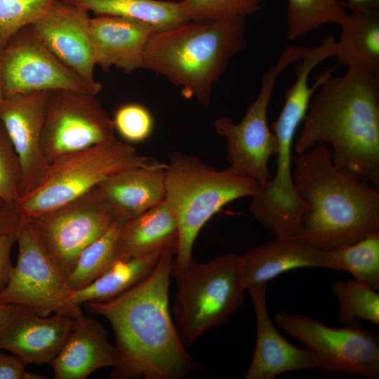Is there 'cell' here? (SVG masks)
I'll return each mask as SVG.
<instances>
[{
  "label": "cell",
  "mask_w": 379,
  "mask_h": 379,
  "mask_svg": "<svg viewBox=\"0 0 379 379\" xmlns=\"http://www.w3.org/2000/svg\"><path fill=\"white\" fill-rule=\"evenodd\" d=\"M166 164L121 171L98 185L117 221L131 220L164 201Z\"/></svg>",
  "instance_id": "cell-21"
},
{
  "label": "cell",
  "mask_w": 379,
  "mask_h": 379,
  "mask_svg": "<svg viewBox=\"0 0 379 379\" xmlns=\"http://www.w3.org/2000/svg\"><path fill=\"white\" fill-rule=\"evenodd\" d=\"M303 267L338 272L328 251L315 248L294 235L275 237L241 255V277L246 291L284 272Z\"/></svg>",
  "instance_id": "cell-20"
},
{
  "label": "cell",
  "mask_w": 379,
  "mask_h": 379,
  "mask_svg": "<svg viewBox=\"0 0 379 379\" xmlns=\"http://www.w3.org/2000/svg\"><path fill=\"white\" fill-rule=\"evenodd\" d=\"M274 320L317 357L321 369L368 379L378 378V335L356 321L335 328L305 314L285 312L275 313Z\"/></svg>",
  "instance_id": "cell-11"
},
{
  "label": "cell",
  "mask_w": 379,
  "mask_h": 379,
  "mask_svg": "<svg viewBox=\"0 0 379 379\" xmlns=\"http://www.w3.org/2000/svg\"><path fill=\"white\" fill-rule=\"evenodd\" d=\"M178 246L177 220L164 201L119 224L117 239L118 259L166 252L175 255Z\"/></svg>",
  "instance_id": "cell-23"
},
{
  "label": "cell",
  "mask_w": 379,
  "mask_h": 379,
  "mask_svg": "<svg viewBox=\"0 0 379 379\" xmlns=\"http://www.w3.org/2000/svg\"><path fill=\"white\" fill-rule=\"evenodd\" d=\"M22 195V170L13 145L0 122V198L15 202Z\"/></svg>",
  "instance_id": "cell-34"
},
{
  "label": "cell",
  "mask_w": 379,
  "mask_h": 379,
  "mask_svg": "<svg viewBox=\"0 0 379 379\" xmlns=\"http://www.w3.org/2000/svg\"><path fill=\"white\" fill-rule=\"evenodd\" d=\"M292 163L296 191L310 208L294 236L330 251L379 232V188L336 166L328 145L295 153Z\"/></svg>",
  "instance_id": "cell-3"
},
{
  "label": "cell",
  "mask_w": 379,
  "mask_h": 379,
  "mask_svg": "<svg viewBox=\"0 0 379 379\" xmlns=\"http://www.w3.org/2000/svg\"><path fill=\"white\" fill-rule=\"evenodd\" d=\"M27 365L18 357L0 352V379H44L41 375L27 372Z\"/></svg>",
  "instance_id": "cell-35"
},
{
  "label": "cell",
  "mask_w": 379,
  "mask_h": 379,
  "mask_svg": "<svg viewBox=\"0 0 379 379\" xmlns=\"http://www.w3.org/2000/svg\"><path fill=\"white\" fill-rule=\"evenodd\" d=\"M50 91L0 98V122L18 154L22 170V196L44 180L48 164L41 149V135Z\"/></svg>",
  "instance_id": "cell-15"
},
{
  "label": "cell",
  "mask_w": 379,
  "mask_h": 379,
  "mask_svg": "<svg viewBox=\"0 0 379 379\" xmlns=\"http://www.w3.org/2000/svg\"><path fill=\"white\" fill-rule=\"evenodd\" d=\"M95 15L123 17L161 31L190 22L180 1L162 0H63Z\"/></svg>",
  "instance_id": "cell-25"
},
{
  "label": "cell",
  "mask_w": 379,
  "mask_h": 379,
  "mask_svg": "<svg viewBox=\"0 0 379 379\" xmlns=\"http://www.w3.org/2000/svg\"><path fill=\"white\" fill-rule=\"evenodd\" d=\"M286 33L299 39L321 26L340 25L348 12L342 0H287Z\"/></svg>",
  "instance_id": "cell-28"
},
{
  "label": "cell",
  "mask_w": 379,
  "mask_h": 379,
  "mask_svg": "<svg viewBox=\"0 0 379 379\" xmlns=\"http://www.w3.org/2000/svg\"><path fill=\"white\" fill-rule=\"evenodd\" d=\"M20 219L15 203L0 198V237L16 232Z\"/></svg>",
  "instance_id": "cell-37"
},
{
  "label": "cell",
  "mask_w": 379,
  "mask_h": 379,
  "mask_svg": "<svg viewBox=\"0 0 379 379\" xmlns=\"http://www.w3.org/2000/svg\"><path fill=\"white\" fill-rule=\"evenodd\" d=\"M112 119L95 95L67 90L49 92L41 149L49 164L58 157L114 137Z\"/></svg>",
  "instance_id": "cell-14"
},
{
  "label": "cell",
  "mask_w": 379,
  "mask_h": 379,
  "mask_svg": "<svg viewBox=\"0 0 379 379\" xmlns=\"http://www.w3.org/2000/svg\"><path fill=\"white\" fill-rule=\"evenodd\" d=\"M67 90L97 95L39 38L32 25L15 34L0 50V98Z\"/></svg>",
  "instance_id": "cell-13"
},
{
  "label": "cell",
  "mask_w": 379,
  "mask_h": 379,
  "mask_svg": "<svg viewBox=\"0 0 379 379\" xmlns=\"http://www.w3.org/2000/svg\"><path fill=\"white\" fill-rule=\"evenodd\" d=\"M310 48H286L276 62L262 76L260 91L237 123L227 116L214 124L216 133L226 141L229 166L251 177L260 186L272 178L269 162L277 150L276 136L267 122V109L279 74L290 65L302 59Z\"/></svg>",
  "instance_id": "cell-9"
},
{
  "label": "cell",
  "mask_w": 379,
  "mask_h": 379,
  "mask_svg": "<svg viewBox=\"0 0 379 379\" xmlns=\"http://www.w3.org/2000/svg\"><path fill=\"white\" fill-rule=\"evenodd\" d=\"M331 289L339 303L338 321L344 324L362 319L379 324V294L355 280L338 279Z\"/></svg>",
  "instance_id": "cell-30"
},
{
  "label": "cell",
  "mask_w": 379,
  "mask_h": 379,
  "mask_svg": "<svg viewBox=\"0 0 379 379\" xmlns=\"http://www.w3.org/2000/svg\"><path fill=\"white\" fill-rule=\"evenodd\" d=\"M245 18L190 21L158 31L145 53L144 69L167 78L186 98L204 106L231 58L245 48Z\"/></svg>",
  "instance_id": "cell-4"
},
{
  "label": "cell",
  "mask_w": 379,
  "mask_h": 379,
  "mask_svg": "<svg viewBox=\"0 0 379 379\" xmlns=\"http://www.w3.org/2000/svg\"><path fill=\"white\" fill-rule=\"evenodd\" d=\"M159 164L114 136L58 157L48 164L41 185L14 203L20 215L34 217L81 196L121 171Z\"/></svg>",
  "instance_id": "cell-7"
},
{
  "label": "cell",
  "mask_w": 379,
  "mask_h": 379,
  "mask_svg": "<svg viewBox=\"0 0 379 379\" xmlns=\"http://www.w3.org/2000/svg\"><path fill=\"white\" fill-rule=\"evenodd\" d=\"M70 316H42L18 305H11L0 333V350L30 364L51 365L65 344L77 321Z\"/></svg>",
  "instance_id": "cell-17"
},
{
  "label": "cell",
  "mask_w": 379,
  "mask_h": 379,
  "mask_svg": "<svg viewBox=\"0 0 379 379\" xmlns=\"http://www.w3.org/2000/svg\"><path fill=\"white\" fill-rule=\"evenodd\" d=\"M164 201L178 227V246L172 275L182 273L192 262L194 241L204 225L226 204L251 197L260 189L247 174L228 166L217 170L199 157L173 153L165 169Z\"/></svg>",
  "instance_id": "cell-5"
},
{
  "label": "cell",
  "mask_w": 379,
  "mask_h": 379,
  "mask_svg": "<svg viewBox=\"0 0 379 379\" xmlns=\"http://www.w3.org/2000/svg\"><path fill=\"white\" fill-rule=\"evenodd\" d=\"M175 254L161 255L140 283L105 301L86 303L112 326L118 362L114 379H182L201 368L186 350L169 310Z\"/></svg>",
  "instance_id": "cell-1"
},
{
  "label": "cell",
  "mask_w": 379,
  "mask_h": 379,
  "mask_svg": "<svg viewBox=\"0 0 379 379\" xmlns=\"http://www.w3.org/2000/svg\"><path fill=\"white\" fill-rule=\"evenodd\" d=\"M58 0H0V50L24 27L32 25Z\"/></svg>",
  "instance_id": "cell-31"
},
{
  "label": "cell",
  "mask_w": 379,
  "mask_h": 379,
  "mask_svg": "<svg viewBox=\"0 0 379 379\" xmlns=\"http://www.w3.org/2000/svg\"><path fill=\"white\" fill-rule=\"evenodd\" d=\"M344 4L349 13L379 11V0H346Z\"/></svg>",
  "instance_id": "cell-38"
},
{
  "label": "cell",
  "mask_w": 379,
  "mask_h": 379,
  "mask_svg": "<svg viewBox=\"0 0 379 379\" xmlns=\"http://www.w3.org/2000/svg\"><path fill=\"white\" fill-rule=\"evenodd\" d=\"M284 95L283 107L270 125L277 140L275 175L250 197L248 206L254 219L277 237L295 234L310 208L296 191L292 159L298 129L312 95L302 86L288 88Z\"/></svg>",
  "instance_id": "cell-8"
},
{
  "label": "cell",
  "mask_w": 379,
  "mask_h": 379,
  "mask_svg": "<svg viewBox=\"0 0 379 379\" xmlns=\"http://www.w3.org/2000/svg\"><path fill=\"white\" fill-rule=\"evenodd\" d=\"M328 251L338 271L350 273L354 280L375 290L379 288V232Z\"/></svg>",
  "instance_id": "cell-27"
},
{
  "label": "cell",
  "mask_w": 379,
  "mask_h": 379,
  "mask_svg": "<svg viewBox=\"0 0 379 379\" xmlns=\"http://www.w3.org/2000/svg\"><path fill=\"white\" fill-rule=\"evenodd\" d=\"M27 218L66 276L81 251L118 222L98 186L55 208Z\"/></svg>",
  "instance_id": "cell-12"
},
{
  "label": "cell",
  "mask_w": 379,
  "mask_h": 379,
  "mask_svg": "<svg viewBox=\"0 0 379 379\" xmlns=\"http://www.w3.org/2000/svg\"><path fill=\"white\" fill-rule=\"evenodd\" d=\"M89 12L63 0L55 2L32 27L43 43L86 84L100 91L90 34Z\"/></svg>",
  "instance_id": "cell-16"
},
{
  "label": "cell",
  "mask_w": 379,
  "mask_h": 379,
  "mask_svg": "<svg viewBox=\"0 0 379 379\" xmlns=\"http://www.w3.org/2000/svg\"><path fill=\"white\" fill-rule=\"evenodd\" d=\"M300 127L295 153L326 145L336 166L379 188V71L354 66L328 77Z\"/></svg>",
  "instance_id": "cell-2"
},
{
  "label": "cell",
  "mask_w": 379,
  "mask_h": 379,
  "mask_svg": "<svg viewBox=\"0 0 379 379\" xmlns=\"http://www.w3.org/2000/svg\"><path fill=\"white\" fill-rule=\"evenodd\" d=\"M340 26L339 65L379 71V11L348 13Z\"/></svg>",
  "instance_id": "cell-24"
},
{
  "label": "cell",
  "mask_w": 379,
  "mask_h": 379,
  "mask_svg": "<svg viewBox=\"0 0 379 379\" xmlns=\"http://www.w3.org/2000/svg\"><path fill=\"white\" fill-rule=\"evenodd\" d=\"M159 30L140 21L96 15L90 20V34L96 65L116 67L125 73L144 69L145 53Z\"/></svg>",
  "instance_id": "cell-19"
},
{
  "label": "cell",
  "mask_w": 379,
  "mask_h": 379,
  "mask_svg": "<svg viewBox=\"0 0 379 379\" xmlns=\"http://www.w3.org/2000/svg\"><path fill=\"white\" fill-rule=\"evenodd\" d=\"M161 253L119 259L86 286L72 291L71 301L77 305L105 301L131 288L146 278L156 266Z\"/></svg>",
  "instance_id": "cell-26"
},
{
  "label": "cell",
  "mask_w": 379,
  "mask_h": 379,
  "mask_svg": "<svg viewBox=\"0 0 379 379\" xmlns=\"http://www.w3.org/2000/svg\"><path fill=\"white\" fill-rule=\"evenodd\" d=\"M17 262L0 293V302L26 307L42 316L62 314L84 317L81 306L70 300L67 276L46 250L29 220L20 215L16 232Z\"/></svg>",
  "instance_id": "cell-10"
},
{
  "label": "cell",
  "mask_w": 379,
  "mask_h": 379,
  "mask_svg": "<svg viewBox=\"0 0 379 379\" xmlns=\"http://www.w3.org/2000/svg\"><path fill=\"white\" fill-rule=\"evenodd\" d=\"M118 352L103 326L84 316L76 325L51 366L57 379H84L93 372L114 367Z\"/></svg>",
  "instance_id": "cell-22"
},
{
  "label": "cell",
  "mask_w": 379,
  "mask_h": 379,
  "mask_svg": "<svg viewBox=\"0 0 379 379\" xmlns=\"http://www.w3.org/2000/svg\"><path fill=\"white\" fill-rule=\"evenodd\" d=\"M114 131L128 143L147 140L154 129L151 112L143 105L128 102L119 106L112 119Z\"/></svg>",
  "instance_id": "cell-33"
},
{
  "label": "cell",
  "mask_w": 379,
  "mask_h": 379,
  "mask_svg": "<svg viewBox=\"0 0 379 379\" xmlns=\"http://www.w3.org/2000/svg\"><path fill=\"white\" fill-rule=\"evenodd\" d=\"M11 305L0 302V333L10 313Z\"/></svg>",
  "instance_id": "cell-39"
},
{
  "label": "cell",
  "mask_w": 379,
  "mask_h": 379,
  "mask_svg": "<svg viewBox=\"0 0 379 379\" xmlns=\"http://www.w3.org/2000/svg\"><path fill=\"white\" fill-rule=\"evenodd\" d=\"M16 242V232L8 233L0 237V293L8 283L13 267L11 253Z\"/></svg>",
  "instance_id": "cell-36"
},
{
  "label": "cell",
  "mask_w": 379,
  "mask_h": 379,
  "mask_svg": "<svg viewBox=\"0 0 379 379\" xmlns=\"http://www.w3.org/2000/svg\"><path fill=\"white\" fill-rule=\"evenodd\" d=\"M175 277L174 323L186 347L211 328L227 323L243 303L246 289L241 255L225 254L202 263L192 260Z\"/></svg>",
  "instance_id": "cell-6"
},
{
  "label": "cell",
  "mask_w": 379,
  "mask_h": 379,
  "mask_svg": "<svg viewBox=\"0 0 379 379\" xmlns=\"http://www.w3.org/2000/svg\"><path fill=\"white\" fill-rule=\"evenodd\" d=\"M119 224L116 223L81 251L73 269L67 275V284L72 291L91 284L119 260L117 239Z\"/></svg>",
  "instance_id": "cell-29"
},
{
  "label": "cell",
  "mask_w": 379,
  "mask_h": 379,
  "mask_svg": "<svg viewBox=\"0 0 379 379\" xmlns=\"http://www.w3.org/2000/svg\"><path fill=\"white\" fill-rule=\"evenodd\" d=\"M261 0H181L190 21H211L244 18L253 13Z\"/></svg>",
  "instance_id": "cell-32"
},
{
  "label": "cell",
  "mask_w": 379,
  "mask_h": 379,
  "mask_svg": "<svg viewBox=\"0 0 379 379\" xmlns=\"http://www.w3.org/2000/svg\"><path fill=\"white\" fill-rule=\"evenodd\" d=\"M251 298L256 320V343L245 379H273L290 371L321 369L317 357L307 348L298 347L277 331L266 300V284L247 289Z\"/></svg>",
  "instance_id": "cell-18"
}]
</instances>
